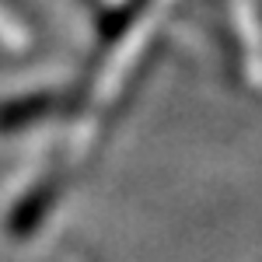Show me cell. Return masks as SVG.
<instances>
[{
	"mask_svg": "<svg viewBox=\"0 0 262 262\" xmlns=\"http://www.w3.org/2000/svg\"><path fill=\"white\" fill-rule=\"evenodd\" d=\"M60 105L53 95H35V98H25V101H11L0 108V129H14V126H25L32 119H42L49 112H56Z\"/></svg>",
	"mask_w": 262,
	"mask_h": 262,
	"instance_id": "cell-1",
	"label": "cell"
},
{
	"mask_svg": "<svg viewBox=\"0 0 262 262\" xmlns=\"http://www.w3.org/2000/svg\"><path fill=\"white\" fill-rule=\"evenodd\" d=\"M49 200H53V182L46 185V192L39 189V192H35L32 200L21 206V217H14V231H28V227H32V224L42 217V210L49 206Z\"/></svg>",
	"mask_w": 262,
	"mask_h": 262,
	"instance_id": "cell-2",
	"label": "cell"
}]
</instances>
